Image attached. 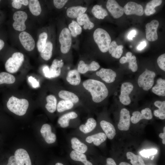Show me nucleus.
I'll list each match as a JSON object with an SVG mask.
<instances>
[{
  "label": "nucleus",
  "mask_w": 165,
  "mask_h": 165,
  "mask_svg": "<svg viewBox=\"0 0 165 165\" xmlns=\"http://www.w3.org/2000/svg\"><path fill=\"white\" fill-rule=\"evenodd\" d=\"M84 87L90 93L93 101L95 103H99L108 96V92L105 84L98 80L88 79L83 83Z\"/></svg>",
  "instance_id": "f257e3e1"
},
{
  "label": "nucleus",
  "mask_w": 165,
  "mask_h": 165,
  "mask_svg": "<svg viewBox=\"0 0 165 165\" xmlns=\"http://www.w3.org/2000/svg\"><path fill=\"white\" fill-rule=\"evenodd\" d=\"M29 106V102L25 99H19L12 96L9 99L7 106L9 110L19 116L24 115L26 112Z\"/></svg>",
  "instance_id": "f03ea898"
},
{
  "label": "nucleus",
  "mask_w": 165,
  "mask_h": 165,
  "mask_svg": "<svg viewBox=\"0 0 165 165\" xmlns=\"http://www.w3.org/2000/svg\"><path fill=\"white\" fill-rule=\"evenodd\" d=\"M93 37L101 52L105 53L108 51L111 39L110 35L105 30L100 28H97L94 32Z\"/></svg>",
  "instance_id": "7ed1b4c3"
},
{
  "label": "nucleus",
  "mask_w": 165,
  "mask_h": 165,
  "mask_svg": "<svg viewBox=\"0 0 165 165\" xmlns=\"http://www.w3.org/2000/svg\"><path fill=\"white\" fill-rule=\"evenodd\" d=\"M24 60V56L22 53L20 52L14 53L6 62L5 67L6 70L11 73L17 72L21 66Z\"/></svg>",
  "instance_id": "20e7f679"
},
{
  "label": "nucleus",
  "mask_w": 165,
  "mask_h": 165,
  "mask_svg": "<svg viewBox=\"0 0 165 165\" xmlns=\"http://www.w3.org/2000/svg\"><path fill=\"white\" fill-rule=\"evenodd\" d=\"M155 76V72L146 69L138 77V84L139 86L142 87L145 90H149L153 85Z\"/></svg>",
  "instance_id": "39448f33"
},
{
  "label": "nucleus",
  "mask_w": 165,
  "mask_h": 165,
  "mask_svg": "<svg viewBox=\"0 0 165 165\" xmlns=\"http://www.w3.org/2000/svg\"><path fill=\"white\" fill-rule=\"evenodd\" d=\"M71 35L69 29L65 28L61 32L59 36V41L61 44V52L64 54L69 51L72 43Z\"/></svg>",
  "instance_id": "423d86ee"
},
{
  "label": "nucleus",
  "mask_w": 165,
  "mask_h": 165,
  "mask_svg": "<svg viewBox=\"0 0 165 165\" xmlns=\"http://www.w3.org/2000/svg\"><path fill=\"white\" fill-rule=\"evenodd\" d=\"M28 18L26 13L22 11H18L14 13L13 16L14 21L13 24L14 29L16 31H23L26 29L25 22Z\"/></svg>",
  "instance_id": "0eeeda50"
},
{
  "label": "nucleus",
  "mask_w": 165,
  "mask_h": 165,
  "mask_svg": "<svg viewBox=\"0 0 165 165\" xmlns=\"http://www.w3.org/2000/svg\"><path fill=\"white\" fill-rule=\"evenodd\" d=\"M133 84L130 82H125L122 84L119 99L123 104L127 105L131 103L129 94L133 90Z\"/></svg>",
  "instance_id": "6e6552de"
},
{
  "label": "nucleus",
  "mask_w": 165,
  "mask_h": 165,
  "mask_svg": "<svg viewBox=\"0 0 165 165\" xmlns=\"http://www.w3.org/2000/svg\"><path fill=\"white\" fill-rule=\"evenodd\" d=\"M159 26L158 21L155 20H153L146 24V36L148 41L152 42L157 39L158 36L157 31Z\"/></svg>",
  "instance_id": "1a4fd4ad"
},
{
  "label": "nucleus",
  "mask_w": 165,
  "mask_h": 165,
  "mask_svg": "<svg viewBox=\"0 0 165 165\" xmlns=\"http://www.w3.org/2000/svg\"><path fill=\"white\" fill-rule=\"evenodd\" d=\"M130 116L129 111L125 108H122L120 112L119 121L118 127L120 130H128L130 126Z\"/></svg>",
  "instance_id": "9d476101"
},
{
  "label": "nucleus",
  "mask_w": 165,
  "mask_h": 165,
  "mask_svg": "<svg viewBox=\"0 0 165 165\" xmlns=\"http://www.w3.org/2000/svg\"><path fill=\"white\" fill-rule=\"evenodd\" d=\"M19 38L21 43L26 50L30 51L33 50L35 46V41L29 33L22 31L20 34Z\"/></svg>",
  "instance_id": "9b49d317"
},
{
  "label": "nucleus",
  "mask_w": 165,
  "mask_h": 165,
  "mask_svg": "<svg viewBox=\"0 0 165 165\" xmlns=\"http://www.w3.org/2000/svg\"><path fill=\"white\" fill-rule=\"evenodd\" d=\"M123 9L124 12L127 15L135 14L141 16L144 13L142 6L133 2H128L124 6Z\"/></svg>",
  "instance_id": "f8f14e48"
},
{
  "label": "nucleus",
  "mask_w": 165,
  "mask_h": 165,
  "mask_svg": "<svg viewBox=\"0 0 165 165\" xmlns=\"http://www.w3.org/2000/svg\"><path fill=\"white\" fill-rule=\"evenodd\" d=\"M106 8L115 18L121 17L124 13L123 8L116 0H108L106 4Z\"/></svg>",
  "instance_id": "ddd939ff"
},
{
  "label": "nucleus",
  "mask_w": 165,
  "mask_h": 165,
  "mask_svg": "<svg viewBox=\"0 0 165 165\" xmlns=\"http://www.w3.org/2000/svg\"><path fill=\"white\" fill-rule=\"evenodd\" d=\"M152 118L151 110L149 108H146L141 110V112L138 111L134 112L132 116L130 117V121L133 123L136 124L141 119L149 120Z\"/></svg>",
  "instance_id": "4468645a"
},
{
  "label": "nucleus",
  "mask_w": 165,
  "mask_h": 165,
  "mask_svg": "<svg viewBox=\"0 0 165 165\" xmlns=\"http://www.w3.org/2000/svg\"><path fill=\"white\" fill-rule=\"evenodd\" d=\"M14 156L17 165H31L29 156L25 149L19 148L15 152Z\"/></svg>",
  "instance_id": "2eb2a0df"
},
{
  "label": "nucleus",
  "mask_w": 165,
  "mask_h": 165,
  "mask_svg": "<svg viewBox=\"0 0 165 165\" xmlns=\"http://www.w3.org/2000/svg\"><path fill=\"white\" fill-rule=\"evenodd\" d=\"M40 131L42 135L47 143L52 144L55 142L56 136L52 132L50 125L47 123L43 124Z\"/></svg>",
  "instance_id": "dca6fc26"
},
{
  "label": "nucleus",
  "mask_w": 165,
  "mask_h": 165,
  "mask_svg": "<svg viewBox=\"0 0 165 165\" xmlns=\"http://www.w3.org/2000/svg\"><path fill=\"white\" fill-rule=\"evenodd\" d=\"M96 74L103 81L108 83L113 82L116 76V72L113 70L103 68L97 71Z\"/></svg>",
  "instance_id": "f3484780"
},
{
  "label": "nucleus",
  "mask_w": 165,
  "mask_h": 165,
  "mask_svg": "<svg viewBox=\"0 0 165 165\" xmlns=\"http://www.w3.org/2000/svg\"><path fill=\"white\" fill-rule=\"evenodd\" d=\"M63 65L64 63L62 60L54 59L50 68V78L59 76L61 74V68Z\"/></svg>",
  "instance_id": "a211bd4d"
},
{
  "label": "nucleus",
  "mask_w": 165,
  "mask_h": 165,
  "mask_svg": "<svg viewBox=\"0 0 165 165\" xmlns=\"http://www.w3.org/2000/svg\"><path fill=\"white\" fill-rule=\"evenodd\" d=\"M100 125L107 137L110 139H113L116 135V130L114 126L104 120L101 121Z\"/></svg>",
  "instance_id": "6ab92c4d"
},
{
  "label": "nucleus",
  "mask_w": 165,
  "mask_h": 165,
  "mask_svg": "<svg viewBox=\"0 0 165 165\" xmlns=\"http://www.w3.org/2000/svg\"><path fill=\"white\" fill-rule=\"evenodd\" d=\"M107 138L104 133L100 132L87 137L86 141L89 143L93 142L94 145L98 146L105 141Z\"/></svg>",
  "instance_id": "aec40b11"
},
{
  "label": "nucleus",
  "mask_w": 165,
  "mask_h": 165,
  "mask_svg": "<svg viewBox=\"0 0 165 165\" xmlns=\"http://www.w3.org/2000/svg\"><path fill=\"white\" fill-rule=\"evenodd\" d=\"M87 7L80 6L71 7L66 11L67 16L72 18H77L84 13L87 9Z\"/></svg>",
  "instance_id": "412c9836"
},
{
  "label": "nucleus",
  "mask_w": 165,
  "mask_h": 165,
  "mask_svg": "<svg viewBox=\"0 0 165 165\" xmlns=\"http://www.w3.org/2000/svg\"><path fill=\"white\" fill-rule=\"evenodd\" d=\"M66 79L68 82L73 86L79 85L81 80L79 73L75 69L70 70L68 72Z\"/></svg>",
  "instance_id": "4be33fe9"
},
{
  "label": "nucleus",
  "mask_w": 165,
  "mask_h": 165,
  "mask_svg": "<svg viewBox=\"0 0 165 165\" xmlns=\"http://www.w3.org/2000/svg\"><path fill=\"white\" fill-rule=\"evenodd\" d=\"M78 115L75 112H72L65 114L60 117L58 123L62 128H65L69 125L70 120L76 118Z\"/></svg>",
  "instance_id": "5701e85b"
},
{
  "label": "nucleus",
  "mask_w": 165,
  "mask_h": 165,
  "mask_svg": "<svg viewBox=\"0 0 165 165\" xmlns=\"http://www.w3.org/2000/svg\"><path fill=\"white\" fill-rule=\"evenodd\" d=\"M123 46L122 45H118L116 42L113 41L110 43L108 51L112 56L116 58H119L123 52Z\"/></svg>",
  "instance_id": "b1692460"
},
{
  "label": "nucleus",
  "mask_w": 165,
  "mask_h": 165,
  "mask_svg": "<svg viewBox=\"0 0 165 165\" xmlns=\"http://www.w3.org/2000/svg\"><path fill=\"white\" fill-rule=\"evenodd\" d=\"M71 143L72 148L78 152L84 153L88 150L87 146L76 137H73L71 139Z\"/></svg>",
  "instance_id": "393cba45"
},
{
  "label": "nucleus",
  "mask_w": 165,
  "mask_h": 165,
  "mask_svg": "<svg viewBox=\"0 0 165 165\" xmlns=\"http://www.w3.org/2000/svg\"><path fill=\"white\" fill-rule=\"evenodd\" d=\"M97 122L96 120L92 118L88 119L85 124H82L79 127V130L82 132L88 133L93 130L96 127Z\"/></svg>",
  "instance_id": "a878e982"
},
{
  "label": "nucleus",
  "mask_w": 165,
  "mask_h": 165,
  "mask_svg": "<svg viewBox=\"0 0 165 165\" xmlns=\"http://www.w3.org/2000/svg\"><path fill=\"white\" fill-rule=\"evenodd\" d=\"M156 85L152 88V92L156 95L164 96H165V80L161 78L157 80Z\"/></svg>",
  "instance_id": "bb28decb"
},
{
  "label": "nucleus",
  "mask_w": 165,
  "mask_h": 165,
  "mask_svg": "<svg viewBox=\"0 0 165 165\" xmlns=\"http://www.w3.org/2000/svg\"><path fill=\"white\" fill-rule=\"evenodd\" d=\"M70 156L72 160L80 161L84 165H93L90 162L87 160L86 156L84 153L73 150L70 153Z\"/></svg>",
  "instance_id": "cd10ccee"
},
{
  "label": "nucleus",
  "mask_w": 165,
  "mask_h": 165,
  "mask_svg": "<svg viewBox=\"0 0 165 165\" xmlns=\"http://www.w3.org/2000/svg\"><path fill=\"white\" fill-rule=\"evenodd\" d=\"M78 23L80 25H84V29L90 30L94 27V24L90 20L87 15L84 13L77 18Z\"/></svg>",
  "instance_id": "c85d7f7f"
},
{
  "label": "nucleus",
  "mask_w": 165,
  "mask_h": 165,
  "mask_svg": "<svg viewBox=\"0 0 165 165\" xmlns=\"http://www.w3.org/2000/svg\"><path fill=\"white\" fill-rule=\"evenodd\" d=\"M58 96L61 98L70 101L73 103H76L79 100L78 97L75 94L66 90L60 91L58 93Z\"/></svg>",
  "instance_id": "c756f323"
},
{
  "label": "nucleus",
  "mask_w": 165,
  "mask_h": 165,
  "mask_svg": "<svg viewBox=\"0 0 165 165\" xmlns=\"http://www.w3.org/2000/svg\"><path fill=\"white\" fill-rule=\"evenodd\" d=\"M154 105L159 108L154 111V116L161 119H165V101H157L154 103Z\"/></svg>",
  "instance_id": "7c9ffc66"
},
{
  "label": "nucleus",
  "mask_w": 165,
  "mask_h": 165,
  "mask_svg": "<svg viewBox=\"0 0 165 165\" xmlns=\"http://www.w3.org/2000/svg\"><path fill=\"white\" fill-rule=\"evenodd\" d=\"M162 3L161 0H152L148 2L144 10L145 14L147 16H150L155 13L156 12L155 8L160 5Z\"/></svg>",
  "instance_id": "2f4dec72"
},
{
  "label": "nucleus",
  "mask_w": 165,
  "mask_h": 165,
  "mask_svg": "<svg viewBox=\"0 0 165 165\" xmlns=\"http://www.w3.org/2000/svg\"><path fill=\"white\" fill-rule=\"evenodd\" d=\"M53 46L50 42H46L45 46L40 52V56L43 59L48 61L51 57L52 55Z\"/></svg>",
  "instance_id": "473e14b6"
},
{
  "label": "nucleus",
  "mask_w": 165,
  "mask_h": 165,
  "mask_svg": "<svg viewBox=\"0 0 165 165\" xmlns=\"http://www.w3.org/2000/svg\"><path fill=\"white\" fill-rule=\"evenodd\" d=\"M47 103L45 108L50 112H54L57 108V100L55 97L53 95H49L46 97Z\"/></svg>",
  "instance_id": "72a5a7b5"
},
{
  "label": "nucleus",
  "mask_w": 165,
  "mask_h": 165,
  "mask_svg": "<svg viewBox=\"0 0 165 165\" xmlns=\"http://www.w3.org/2000/svg\"><path fill=\"white\" fill-rule=\"evenodd\" d=\"M28 7L31 12L34 16H38L40 14L42 9L38 0H29Z\"/></svg>",
  "instance_id": "f704fd0d"
},
{
  "label": "nucleus",
  "mask_w": 165,
  "mask_h": 165,
  "mask_svg": "<svg viewBox=\"0 0 165 165\" xmlns=\"http://www.w3.org/2000/svg\"><path fill=\"white\" fill-rule=\"evenodd\" d=\"M91 11L95 17L99 19H103L108 15L106 10L103 8L101 6L97 5L93 7Z\"/></svg>",
  "instance_id": "c9c22d12"
},
{
  "label": "nucleus",
  "mask_w": 165,
  "mask_h": 165,
  "mask_svg": "<svg viewBox=\"0 0 165 165\" xmlns=\"http://www.w3.org/2000/svg\"><path fill=\"white\" fill-rule=\"evenodd\" d=\"M126 156L132 165H145L142 158L139 156L136 155L131 152L127 153Z\"/></svg>",
  "instance_id": "e433bc0d"
},
{
  "label": "nucleus",
  "mask_w": 165,
  "mask_h": 165,
  "mask_svg": "<svg viewBox=\"0 0 165 165\" xmlns=\"http://www.w3.org/2000/svg\"><path fill=\"white\" fill-rule=\"evenodd\" d=\"M15 81V78L13 75L5 72L0 73V84H13Z\"/></svg>",
  "instance_id": "4c0bfd02"
},
{
  "label": "nucleus",
  "mask_w": 165,
  "mask_h": 165,
  "mask_svg": "<svg viewBox=\"0 0 165 165\" xmlns=\"http://www.w3.org/2000/svg\"><path fill=\"white\" fill-rule=\"evenodd\" d=\"M74 106L73 103L67 100H62L59 101L57 105V111L61 112L71 109Z\"/></svg>",
  "instance_id": "58836bf2"
},
{
  "label": "nucleus",
  "mask_w": 165,
  "mask_h": 165,
  "mask_svg": "<svg viewBox=\"0 0 165 165\" xmlns=\"http://www.w3.org/2000/svg\"><path fill=\"white\" fill-rule=\"evenodd\" d=\"M68 28L71 31V35L74 37H76L82 33L81 27L78 23L75 21H72L69 24Z\"/></svg>",
  "instance_id": "ea45409f"
},
{
  "label": "nucleus",
  "mask_w": 165,
  "mask_h": 165,
  "mask_svg": "<svg viewBox=\"0 0 165 165\" xmlns=\"http://www.w3.org/2000/svg\"><path fill=\"white\" fill-rule=\"evenodd\" d=\"M47 37V34L45 32H42L39 35L37 44V49L39 52H41L45 46Z\"/></svg>",
  "instance_id": "a19ab883"
},
{
  "label": "nucleus",
  "mask_w": 165,
  "mask_h": 165,
  "mask_svg": "<svg viewBox=\"0 0 165 165\" xmlns=\"http://www.w3.org/2000/svg\"><path fill=\"white\" fill-rule=\"evenodd\" d=\"M127 59V62L129 63V68L133 72H136L138 68L136 57L133 55L130 58Z\"/></svg>",
  "instance_id": "79ce46f5"
},
{
  "label": "nucleus",
  "mask_w": 165,
  "mask_h": 165,
  "mask_svg": "<svg viewBox=\"0 0 165 165\" xmlns=\"http://www.w3.org/2000/svg\"><path fill=\"white\" fill-rule=\"evenodd\" d=\"M77 69L79 73H85L88 71H90L89 65L85 64L83 61H80L78 64Z\"/></svg>",
  "instance_id": "37998d69"
},
{
  "label": "nucleus",
  "mask_w": 165,
  "mask_h": 165,
  "mask_svg": "<svg viewBox=\"0 0 165 165\" xmlns=\"http://www.w3.org/2000/svg\"><path fill=\"white\" fill-rule=\"evenodd\" d=\"M157 152L156 149L152 148L148 149H144L140 152V154L142 156L145 158H149V156L156 154Z\"/></svg>",
  "instance_id": "c03bdc74"
},
{
  "label": "nucleus",
  "mask_w": 165,
  "mask_h": 165,
  "mask_svg": "<svg viewBox=\"0 0 165 165\" xmlns=\"http://www.w3.org/2000/svg\"><path fill=\"white\" fill-rule=\"evenodd\" d=\"M158 64L160 69L165 71V54L160 55L157 59Z\"/></svg>",
  "instance_id": "a18cd8bd"
},
{
  "label": "nucleus",
  "mask_w": 165,
  "mask_h": 165,
  "mask_svg": "<svg viewBox=\"0 0 165 165\" xmlns=\"http://www.w3.org/2000/svg\"><path fill=\"white\" fill-rule=\"evenodd\" d=\"M68 0H54L53 3L54 6L57 9L62 8L65 5Z\"/></svg>",
  "instance_id": "49530a36"
},
{
  "label": "nucleus",
  "mask_w": 165,
  "mask_h": 165,
  "mask_svg": "<svg viewBox=\"0 0 165 165\" xmlns=\"http://www.w3.org/2000/svg\"><path fill=\"white\" fill-rule=\"evenodd\" d=\"M28 80L32 87L34 88L38 87L39 86V82L36 79L32 76L28 78Z\"/></svg>",
  "instance_id": "de8ad7c7"
},
{
  "label": "nucleus",
  "mask_w": 165,
  "mask_h": 165,
  "mask_svg": "<svg viewBox=\"0 0 165 165\" xmlns=\"http://www.w3.org/2000/svg\"><path fill=\"white\" fill-rule=\"evenodd\" d=\"M89 64L90 71H95L100 67L99 64L95 61H92Z\"/></svg>",
  "instance_id": "09e8293b"
},
{
  "label": "nucleus",
  "mask_w": 165,
  "mask_h": 165,
  "mask_svg": "<svg viewBox=\"0 0 165 165\" xmlns=\"http://www.w3.org/2000/svg\"><path fill=\"white\" fill-rule=\"evenodd\" d=\"M22 5L19 0H14L12 3V7L17 9H20Z\"/></svg>",
  "instance_id": "8fccbe9b"
},
{
  "label": "nucleus",
  "mask_w": 165,
  "mask_h": 165,
  "mask_svg": "<svg viewBox=\"0 0 165 165\" xmlns=\"http://www.w3.org/2000/svg\"><path fill=\"white\" fill-rule=\"evenodd\" d=\"M6 165H17L15 156H11L9 158L8 163Z\"/></svg>",
  "instance_id": "3c124183"
},
{
  "label": "nucleus",
  "mask_w": 165,
  "mask_h": 165,
  "mask_svg": "<svg viewBox=\"0 0 165 165\" xmlns=\"http://www.w3.org/2000/svg\"><path fill=\"white\" fill-rule=\"evenodd\" d=\"M43 72L45 76L47 78H50V68L47 66H45L43 68Z\"/></svg>",
  "instance_id": "603ef678"
},
{
  "label": "nucleus",
  "mask_w": 165,
  "mask_h": 165,
  "mask_svg": "<svg viewBox=\"0 0 165 165\" xmlns=\"http://www.w3.org/2000/svg\"><path fill=\"white\" fill-rule=\"evenodd\" d=\"M106 165H117L114 160L111 158H107L106 159Z\"/></svg>",
  "instance_id": "864d4df0"
},
{
  "label": "nucleus",
  "mask_w": 165,
  "mask_h": 165,
  "mask_svg": "<svg viewBox=\"0 0 165 165\" xmlns=\"http://www.w3.org/2000/svg\"><path fill=\"white\" fill-rule=\"evenodd\" d=\"M136 34V31L135 30H132L131 31L127 36V38L128 39L132 40L133 37L135 36V35Z\"/></svg>",
  "instance_id": "5fc2aeb1"
},
{
  "label": "nucleus",
  "mask_w": 165,
  "mask_h": 165,
  "mask_svg": "<svg viewBox=\"0 0 165 165\" xmlns=\"http://www.w3.org/2000/svg\"><path fill=\"white\" fill-rule=\"evenodd\" d=\"M163 132L159 134V137L162 139V143L163 144H165V127H163Z\"/></svg>",
  "instance_id": "6e6d98bb"
},
{
  "label": "nucleus",
  "mask_w": 165,
  "mask_h": 165,
  "mask_svg": "<svg viewBox=\"0 0 165 165\" xmlns=\"http://www.w3.org/2000/svg\"><path fill=\"white\" fill-rule=\"evenodd\" d=\"M146 46V42L145 41L141 42L137 47L138 50H141Z\"/></svg>",
  "instance_id": "4d7b16f0"
},
{
  "label": "nucleus",
  "mask_w": 165,
  "mask_h": 165,
  "mask_svg": "<svg viewBox=\"0 0 165 165\" xmlns=\"http://www.w3.org/2000/svg\"><path fill=\"white\" fill-rule=\"evenodd\" d=\"M127 58L125 56H123L121 57L119 60V62L121 64H123L127 63Z\"/></svg>",
  "instance_id": "13d9d810"
},
{
  "label": "nucleus",
  "mask_w": 165,
  "mask_h": 165,
  "mask_svg": "<svg viewBox=\"0 0 165 165\" xmlns=\"http://www.w3.org/2000/svg\"><path fill=\"white\" fill-rule=\"evenodd\" d=\"M20 2L24 6H27L28 4V1L27 0H19Z\"/></svg>",
  "instance_id": "bf43d9fd"
},
{
  "label": "nucleus",
  "mask_w": 165,
  "mask_h": 165,
  "mask_svg": "<svg viewBox=\"0 0 165 165\" xmlns=\"http://www.w3.org/2000/svg\"><path fill=\"white\" fill-rule=\"evenodd\" d=\"M4 42L3 41L0 39V50L4 46Z\"/></svg>",
  "instance_id": "052dcab7"
},
{
  "label": "nucleus",
  "mask_w": 165,
  "mask_h": 165,
  "mask_svg": "<svg viewBox=\"0 0 165 165\" xmlns=\"http://www.w3.org/2000/svg\"><path fill=\"white\" fill-rule=\"evenodd\" d=\"M132 54L131 52H128L126 54V57L127 59H129L132 56Z\"/></svg>",
  "instance_id": "680f3d73"
},
{
  "label": "nucleus",
  "mask_w": 165,
  "mask_h": 165,
  "mask_svg": "<svg viewBox=\"0 0 165 165\" xmlns=\"http://www.w3.org/2000/svg\"><path fill=\"white\" fill-rule=\"evenodd\" d=\"M119 165H131L129 163L126 162H121L119 164Z\"/></svg>",
  "instance_id": "e2e57ef3"
},
{
  "label": "nucleus",
  "mask_w": 165,
  "mask_h": 165,
  "mask_svg": "<svg viewBox=\"0 0 165 165\" xmlns=\"http://www.w3.org/2000/svg\"><path fill=\"white\" fill-rule=\"evenodd\" d=\"M55 165H64L62 163H56Z\"/></svg>",
  "instance_id": "0e129e2a"
},
{
  "label": "nucleus",
  "mask_w": 165,
  "mask_h": 165,
  "mask_svg": "<svg viewBox=\"0 0 165 165\" xmlns=\"http://www.w3.org/2000/svg\"><path fill=\"white\" fill-rule=\"evenodd\" d=\"M154 158V156H153L151 158V160H153Z\"/></svg>",
  "instance_id": "69168bd1"
},
{
  "label": "nucleus",
  "mask_w": 165,
  "mask_h": 165,
  "mask_svg": "<svg viewBox=\"0 0 165 165\" xmlns=\"http://www.w3.org/2000/svg\"><path fill=\"white\" fill-rule=\"evenodd\" d=\"M0 1H1L0 0Z\"/></svg>",
  "instance_id": "338daca9"
}]
</instances>
